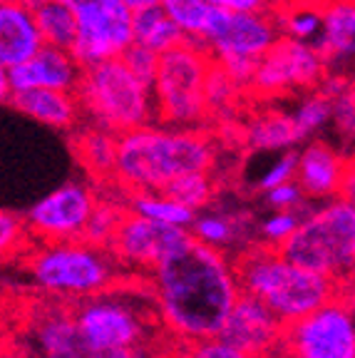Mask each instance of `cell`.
Wrapping results in <instances>:
<instances>
[{"mask_svg":"<svg viewBox=\"0 0 355 358\" xmlns=\"http://www.w3.org/2000/svg\"><path fill=\"white\" fill-rule=\"evenodd\" d=\"M150 274L161 321L187 343L214 338L241 294L226 254L194 239Z\"/></svg>","mask_w":355,"mask_h":358,"instance_id":"obj_1","label":"cell"},{"mask_svg":"<svg viewBox=\"0 0 355 358\" xmlns=\"http://www.w3.org/2000/svg\"><path fill=\"white\" fill-rule=\"evenodd\" d=\"M214 159V145L196 129L145 124L117 137L112 177L127 192H164L184 174L211 172Z\"/></svg>","mask_w":355,"mask_h":358,"instance_id":"obj_2","label":"cell"},{"mask_svg":"<svg viewBox=\"0 0 355 358\" xmlns=\"http://www.w3.org/2000/svg\"><path fill=\"white\" fill-rule=\"evenodd\" d=\"M241 294L259 299L268 311L291 326L343 291V284L286 262L278 249L256 244L233 262Z\"/></svg>","mask_w":355,"mask_h":358,"instance_id":"obj_3","label":"cell"},{"mask_svg":"<svg viewBox=\"0 0 355 358\" xmlns=\"http://www.w3.org/2000/svg\"><path fill=\"white\" fill-rule=\"evenodd\" d=\"M286 262L348 284L355 264V204L353 196H338L311 209L296 231L278 246Z\"/></svg>","mask_w":355,"mask_h":358,"instance_id":"obj_4","label":"cell"},{"mask_svg":"<svg viewBox=\"0 0 355 358\" xmlns=\"http://www.w3.org/2000/svg\"><path fill=\"white\" fill-rule=\"evenodd\" d=\"M75 97L82 115L92 120V127L107 129L117 137L154 120L152 90L132 78L119 57L82 67Z\"/></svg>","mask_w":355,"mask_h":358,"instance_id":"obj_5","label":"cell"},{"mask_svg":"<svg viewBox=\"0 0 355 358\" xmlns=\"http://www.w3.org/2000/svg\"><path fill=\"white\" fill-rule=\"evenodd\" d=\"M110 249L85 241H48L30 254V276L43 291L60 299H89L110 291L117 279Z\"/></svg>","mask_w":355,"mask_h":358,"instance_id":"obj_6","label":"cell"},{"mask_svg":"<svg viewBox=\"0 0 355 358\" xmlns=\"http://www.w3.org/2000/svg\"><path fill=\"white\" fill-rule=\"evenodd\" d=\"M211 67V55L199 40H184L157 60L152 83L154 120L169 127L191 129L206 117L204 83Z\"/></svg>","mask_w":355,"mask_h":358,"instance_id":"obj_7","label":"cell"},{"mask_svg":"<svg viewBox=\"0 0 355 358\" xmlns=\"http://www.w3.org/2000/svg\"><path fill=\"white\" fill-rule=\"evenodd\" d=\"M75 15V43L70 48L80 67L115 60L132 45V10L122 0H60Z\"/></svg>","mask_w":355,"mask_h":358,"instance_id":"obj_8","label":"cell"},{"mask_svg":"<svg viewBox=\"0 0 355 358\" xmlns=\"http://www.w3.org/2000/svg\"><path fill=\"white\" fill-rule=\"evenodd\" d=\"M278 351L298 358H355L353 301L348 294L340 291L300 321L283 326Z\"/></svg>","mask_w":355,"mask_h":358,"instance_id":"obj_9","label":"cell"},{"mask_svg":"<svg viewBox=\"0 0 355 358\" xmlns=\"http://www.w3.org/2000/svg\"><path fill=\"white\" fill-rule=\"evenodd\" d=\"M278 20L266 13H229L211 8L206 28L201 33V45L211 60L244 57L259 62L273 45L281 40Z\"/></svg>","mask_w":355,"mask_h":358,"instance_id":"obj_10","label":"cell"},{"mask_svg":"<svg viewBox=\"0 0 355 358\" xmlns=\"http://www.w3.org/2000/svg\"><path fill=\"white\" fill-rule=\"evenodd\" d=\"M326 60L316 45L281 38L256 62L249 87L259 97H278L291 90H308L326 78Z\"/></svg>","mask_w":355,"mask_h":358,"instance_id":"obj_11","label":"cell"},{"mask_svg":"<svg viewBox=\"0 0 355 358\" xmlns=\"http://www.w3.org/2000/svg\"><path fill=\"white\" fill-rule=\"evenodd\" d=\"M73 313L92 356L112 351V348H129L145 343V319L139 316L132 303L110 296L107 291L82 299L73 308Z\"/></svg>","mask_w":355,"mask_h":358,"instance_id":"obj_12","label":"cell"},{"mask_svg":"<svg viewBox=\"0 0 355 358\" xmlns=\"http://www.w3.org/2000/svg\"><path fill=\"white\" fill-rule=\"evenodd\" d=\"M191 244L189 229L169 227V224L152 222V219L137 217V214H122L117 231L110 241V254L117 262L127 266L154 268L164 259L174 257L177 252Z\"/></svg>","mask_w":355,"mask_h":358,"instance_id":"obj_13","label":"cell"},{"mask_svg":"<svg viewBox=\"0 0 355 358\" xmlns=\"http://www.w3.org/2000/svg\"><path fill=\"white\" fill-rule=\"evenodd\" d=\"M94 204H97V196L89 187L70 182L35 201L22 222H25L28 234L45 244L48 241H80Z\"/></svg>","mask_w":355,"mask_h":358,"instance_id":"obj_14","label":"cell"},{"mask_svg":"<svg viewBox=\"0 0 355 358\" xmlns=\"http://www.w3.org/2000/svg\"><path fill=\"white\" fill-rule=\"evenodd\" d=\"M281 334L283 324L259 299L239 294L217 338L251 358H273L281 348Z\"/></svg>","mask_w":355,"mask_h":358,"instance_id":"obj_15","label":"cell"},{"mask_svg":"<svg viewBox=\"0 0 355 358\" xmlns=\"http://www.w3.org/2000/svg\"><path fill=\"white\" fill-rule=\"evenodd\" d=\"M296 185L300 187L305 199H338L343 196V187H353L350 162L331 145L311 142L303 152H298Z\"/></svg>","mask_w":355,"mask_h":358,"instance_id":"obj_16","label":"cell"},{"mask_svg":"<svg viewBox=\"0 0 355 358\" xmlns=\"http://www.w3.org/2000/svg\"><path fill=\"white\" fill-rule=\"evenodd\" d=\"M10 92L20 90H62L75 92L82 75V67L73 57L70 50L43 45L33 57H28L20 65L6 70Z\"/></svg>","mask_w":355,"mask_h":358,"instance_id":"obj_17","label":"cell"},{"mask_svg":"<svg viewBox=\"0 0 355 358\" xmlns=\"http://www.w3.org/2000/svg\"><path fill=\"white\" fill-rule=\"evenodd\" d=\"M30 343L38 358H92L78 324L73 308L43 306L30 326Z\"/></svg>","mask_w":355,"mask_h":358,"instance_id":"obj_18","label":"cell"},{"mask_svg":"<svg viewBox=\"0 0 355 358\" xmlns=\"http://www.w3.org/2000/svg\"><path fill=\"white\" fill-rule=\"evenodd\" d=\"M43 48L33 8L25 0H0V67L10 70Z\"/></svg>","mask_w":355,"mask_h":358,"instance_id":"obj_19","label":"cell"},{"mask_svg":"<svg viewBox=\"0 0 355 358\" xmlns=\"http://www.w3.org/2000/svg\"><path fill=\"white\" fill-rule=\"evenodd\" d=\"M8 102L25 117L52 129H73L82 117L75 92H62V90H20L10 92Z\"/></svg>","mask_w":355,"mask_h":358,"instance_id":"obj_20","label":"cell"},{"mask_svg":"<svg viewBox=\"0 0 355 358\" xmlns=\"http://www.w3.org/2000/svg\"><path fill=\"white\" fill-rule=\"evenodd\" d=\"M318 52L328 62H350L355 50V6L353 0H328L321 8Z\"/></svg>","mask_w":355,"mask_h":358,"instance_id":"obj_21","label":"cell"},{"mask_svg":"<svg viewBox=\"0 0 355 358\" xmlns=\"http://www.w3.org/2000/svg\"><path fill=\"white\" fill-rule=\"evenodd\" d=\"M184 40L187 38L182 35V30L169 20L167 13L161 10V6L132 13V43L134 45H142L147 50L161 55V52H167V50H172V48H177V45H182Z\"/></svg>","mask_w":355,"mask_h":358,"instance_id":"obj_22","label":"cell"},{"mask_svg":"<svg viewBox=\"0 0 355 358\" xmlns=\"http://www.w3.org/2000/svg\"><path fill=\"white\" fill-rule=\"evenodd\" d=\"M30 8H33V20L43 45L70 50L78 33L73 10L60 0H38V3H30Z\"/></svg>","mask_w":355,"mask_h":358,"instance_id":"obj_23","label":"cell"},{"mask_svg":"<svg viewBox=\"0 0 355 358\" xmlns=\"http://www.w3.org/2000/svg\"><path fill=\"white\" fill-rule=\"evenodd\" d=\"M246 142L254 150L261 152H281L291 150L298 140L291 115L286 112H261L246 124Z\"/></svg>","mask_w":355,"mask_h":358,"instance_id":"obj_24","label":"cell"},{"mask_svg":"<svg viewBox=\"0 0 355 358\" xmlns=\"http://www.w3.org/2000/svg\"><path fill=\"white\" fill-rule=\"evenodd\" d=\"M75 152L78 159L92 177L105 179L115 174V159H117V134L107 132L100 127H89L80 132L75 140Z\"/></svg>","mask_w":355,"mask_h":358,"instance_id":"obj_25","label":"cell"},{"mask_svg":"<svg viewBox=\"0 0 355 358\" xmlns=\"http://www.w3.org/2000/svg\"><path fill=\"white\" fill-rule=\"evenodd\" d=\"M129 194H132L129 207H132V214H137V217L169 224V227H179V229H189L191 222H194L191 209L182 207L179 201L169 199L161 192H129Z\"/></svg>","mask_w":355,"mask_h":358,"instance_id":"obj_26","label":"cell"},{"mask_svg":"<svg viewBox=\"0 0 355 358\" xmlns=\"http://www.w3.org/2000/svg\"><path fill=\"white\" fill-rule=\"evenodd\" d=\"M161 194H167L169 199L179 201L182 207L199 214V209H204L214 196V179H211L209 172L184 174V177L174 179L172 185L164 187Z\"/></svg>","mask_w":355,"mask_h":358,"instance_id":"obj_27","label":"cell"},{"mask_svg":"<svg viewBox=\"0 0 355 358\" xmlns=\"http://www.w3.org/2000/svg\"><path fill=\"white\" fill-rule=\"evenodd\" d=\"M191 239L199 241L204 246H211L217 252H224L226 246H231L239 236V227L236 222L224 214H194V222L189 227Z\"/></svg>","mask_w":355,"mask_h":358,"instance_id":"obj_28","label":"cell"},{"mask_svg":"<svg viewBox=\"0 0 355 358\" xmlns=\"http://www.w3.org/2000/svg\"><path fill=\"white\" fill-rule=\"evenodd\" d=\"M161 10L167 13L169 20L182 30L187 40H199L209 20L211 6H206L204 0H161Z\"/></svg>","mask_w":355,"mask_h":358,"instance_id":"obj_29","label":"cell"},{"mask_svg":"<svg viewBox=\"0 0 355 358\" xmlns=\"http://www.w3.org/2000/svg\"><path fill=\"white\" fill-rule=\"evenodd\" d=\"M333 117V102L323 92L308 95L291 115V122L296 127L298 140H311L313 134H318Z\"/></svg>","mask_w":355,"mask_h":358,"instance_id":"obj_30","label":"cell"},{"mask_svg":"<svg viewBox=\"0 0 355 358\" xmlns=\"http://www.w3.org/2000/svg\"><path fill=\"white\" fill-rule=\"evenodd\" d=\"M278 28L283 38L298 40V43L316 45L321 38V8L296 6L278 17Z\"/></svg>","mask_w":355,"mask_h":358,"instance_id":"obj_31","label":"cell"},{"mask_svg":"<svg viewBox=\"0 0 355 358\" xmlns=\"http://www.w3.org/2000/svg\"><path fill=\"white\" fill-rule=\"evenodd\" d=\"M122 219V212L115 209L112 204H94L92 214H89L87 224H85V231L80 236V241L92 246H100V249H110V241L117 231V224Z\"/></svg>","mask_w":355,"mask_h":358,"instance_id":"obj_32","label":"cell"},{"mask_svg":"<svg viewBox=\"0 0 355 358\" xmlns=\"http://www.w3.org/2000/svg\"><path fill=\"white\" fill-rule=\"evenodd\" d=\"M241 92V87L224 73L222 67L217 62L211 60L209 67V75H206V83H204V102H206V115L209 112H224L236 95Z\"/></svg>","mask_w":355,"mask_h":358,"instance_id":"obj_33","label":"cell"},{"mask_svg":"<svg viewBox=\"0 0 355 358\" xmlns=\"http://www.w3.org/2000/svg\"><path fill=\"white\" fill-rule=\"evenodd\" d=\"M157 60H159L157 52L147 50V48L134 45V43L119 55V62L132 73V78H137L139 83L147 85L150 90H152V83H154V75H157Z\"/></svg>","mask_w":355,"mask_h":358,"instance_id":"obj_34","label":"cell"},{"mask_svg":"<svg viewBox=\"0 0 355 358\" xmlns=\"http://www.w3.org/2000/svg\"><path fill=\"white\" fill-rule=\"evenodd\" d=\"M303 217H305V214H300V212H273L268 219H263V224H261L263 246L278 249L283 241L294 234L296 227H298Z\"/></svg>","mask_w":355,"mask_h":358,"instance_id":"obj_35","label":"cell"},{"mask_svg":"<svg viewBox=\"0 0 355 358\" xmlns=\"http://www.w3.org/2000/svg\"><path fill=\"white\" fill-rule=\"evenodd\" d=\"M28 239V229L17 214L0 209V259L13 257L25 246Z\"/></svg>","mask_w":355,"mask_h":358,"instance_id":"obj_36","label":"cell"},{"mask_svg":"<svg viewBox=\"0 0 355 358\" xmlns=\"http://www.w3.org/2000/svg\"><path fill=\"white\" fill-rule=\"evenodd\" d=\"M266 201L271 204L276 212H300V214H308V212H303V201H305V196H303V192H300V187L296 185V179L294 182H283V185H278V187H273V189H268L266 192Z\"/></svg>","mask_w":355,"mask_h":358,"instance_id":"obj_37","label":"cell"},{"mask_svg":"<svg viewBox=\"0 0 355 358\" xmlns=\"http://www.w3.org/2000/svg\"><path fill=\"white\" fill-rule=\"evenodd\" d=\"M296 162H298V152L286 150L283 152V157H278L276 162L271 164V169L259 179V187H261L263 192H268V189H273V187L283 185V182H294L296 179Z\"/></svg>","mask_w":355,"mask_h":358,"instance_id":"obj_38","label":"cell"},{"mask_svg":"<svg viewBox=\"0 0 355 358\" xmlns=\"http://www.w3.org/2000/svg\"><path fill=\"white\" fill-rule=\"evenodd\" d=\"M184 358H251L249 353L239 351V348L229 346L222 338H201V341L189 343Z\"/></svg>","mask_w":355,"mask_h":358,"instance_id":"obj_39","label":"cell"},{"mask_svg":"<svg viewBox=\"0 0 355 358\" xmlns=\"http://www.w3.org/2000/svg\"><path fill=\"white\" fill-rule=\"evenodd\" d=\"M333 117L338 122L340 132L345 129V134H353V92H350V87L345 90V92H340V95H335L333 100Z\"/></svg>","mask_w":355,"mask_h":358,"instance_id":"obj_40","label":"cell"},{"mask_svg":"<svg viewBox=\"0 0 355 358\" xmlns=\"http://www.w3.org/2000/svg\"><path fill=\"white\" fill-rule=\"evenodd\" d=\"M206 6L229 13H266L271 0H204Z\"/></svg>","mask_w":355,"mask_h":358,"instance_id":"obj_41","label":"cell"},{"mask_svg":"<svg viewBox=\"0 0 355 358\" xmlns=\"http://www.w3.org/2000/svg\"><path fill=\"white\" fill-rule=\"evenodd\" d=\"M92 358H150L145 346H129V348H112V351L97 353Z\"/></svg>","mask_w":355,"mask_h":358,"instance_id":"obj_42","label":"cell"},{"mask_svg":"<svg viewBox=\"0 0 355 358\" xmlns=\"http://www.w3.org/2000/svg\"><path fill=\"white\" fill-rule=\"evenodd\" d=\"M122 3H124V8H129L132 13H137V10H145V8L159 6L161 0H122Z\"/></svg>","mask_w":355,"mask_h":358,"instance_id":"obj_43","label":"cell"},{"mask_svg":"<svg viewBox=\"0 0 355 358\" xmlns=\"http://www.w3.org/2000/svg\"><path fill=\"white\" fill-rule=\"evenodd\" d=\"M8 95H10V85H8V75L6 70L0 67V102H6Z\"/></svg>","mask_w":355,"mask_h":358,"instance_id":"obj_44","label":"cell"},{"mask_svg":"<svg viewBox=\"0 0 355 358\" xmlns=\"http://www.w3.org/2000/svg\"><path fill=\"white\" fill-rule=\"evenodd\" d=\"M273 358H298V356H294V353H283V351H278Z\"/></svg>","mask_w":355,"mask_h":358,"instance_id":"obj_45","label":"cell"},{"mask_svg":"<svg viewBox=\"0 0 355 358\" xmlns=\"http://www.w3.org/2000/svg\"><path fill=\"white\" fill-rule=\"evenodd\" d=\"M25 3H38V0H25Z\"/></svg>","mask_w":355,"mask_h":358,"instance_id":"obj_46","label":"cell"}]
</instances>
